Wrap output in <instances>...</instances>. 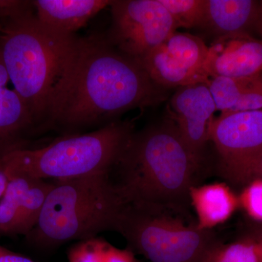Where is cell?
<instances>
[{"label":"cell","instance_id":"6da1fadb","mask_svg":"<svg viewBox=\"0 0 262 262\" xmlns=\"http://www.w3.org/2000/svg\"><path fill=\"white\" fill-rule=\"evenodd\" d=\"M169 94L137 60L117 51L103 34H91L82 37L73 77L49 130L63 136L97 130L130 110L159 105Z\"/></svg>","mask_w":262,"mask_h":262},{"label":"cell","instance_id":"7a4b0ae2","mask_svg":"<svg viewBox=\"0 0 262 262\" xmlns=\"http://www.w3.org/2000/svg\"><path fill=\"white\" fill-rule=\"evenodd\" d=\"M1 25L0 51L13 89L34 128L49 130L73 77L82 37L45 25L33 4Z\"/></svg>","mask_w":262,"mask_h":262},{"label":"cell","instance_id":"3957f363","mask_svg":"<svg viewBox=\"0 0 262 262\" xmlns=\"http://www.w3.org/2000/svg\"><path fill=\"white\" fill-rule=\"evenodd\" d=\"M208 163L193 154L168 117L131 136L111 173L130 206L189 217V190Z\"/></svg>","mask_w":262,"mask_h":262},{"label":"cell","instance_id":"277c9868","mask_svg":"<svg viewBox=\"0 0 262 262\" xmlns=\"http://www.w3.org/2000/svg\"><path fill=\"white\" fill-rule=\"evenodd\" d=\"M35 228L30 235L41 247H57L70 241L117 232L129 206L110 173L53 181Z\"/></svg>","mask_w":262,"mask_h":262},{"label":"cell","instance_id":"5b68a950","mask_svg":"<svg viewBox=\"0 0 262 262\" xmlns=\"http://www.w3.org/2000/svg\"><path fill=\"white\" fill-rule=\"evenodd\" d=\"M134 132V120H117L91 132L63 136L44 147L5 151L0 160L8 176L46 181L111 173Z\"/></svg>","mask_w":262,"mask_h":262},{"label":"cell","instance_id":"8992f818","mask_svg":"<svg viewBox=\"0 0 262 262\" xmlns=\"http://www.w3.org/2000/svg\"><path fill=\"white\" fill-rule=\"evenodd\" d=\"M167 212L129 205L117 233L127 248L149 262H203L207 252L220 241L213 230H202L196 222Z\"/></svg>","mask_w":262,"mask_h":262},{"label":"cell","instance_id":"52a82bcc","mask_svg":"<svg viewBox=\"0 0 262 262\" xmlns=\"http://www.w3.org/2000/svg\"><path fill=\"white\" fill-rule=\"evenodd\" d=\"M112 21L105 38L117 51L140 59L177 32L159 0H112Z\"/></svg>","mask_w":262,"mask_h":262},{"label":"cell","instance_id":"ba28073f","mask_svg":"<svg viewBox=\"0 0 262 262\" xmlns=\"http://www.w3.org/2000/svg\"><path fill=\"white\" fill-rule=\"evenodd\" d=\"M208 46L201 38L175 32L137 61L155 83L164 89H179L210 79L206 63Z\"/></svg>","mask_w":262,"mask_h":262},{"label":"cell","instance_id":"9c48e42d","mask_svg":"<svg viewBox=\"0 0 262 262\" xmlns=\"http://www.w3.org/2000/svg\"><path fill=\"white\" fill-rule=\"evenodd\" d=\"M167 117L173 121L189 149L209 163L207 146L217 111L208 83L201 82L177 89L169 98Z\"/></svg>","mask_w":262,"mask_h":262},{"label":"cell","instance_id":"30bf717a","mask_svg":"<svg viewBox=\"0 0 262 262\" xmlns=\"http://www.w3.org/2000/svg\"><path fill=\"white\" fill-rule=\"evenodd\" d=\"M219 173L262 151V110L221 113L210 136Z\"/></svg>","mask_w":262,"mask_h":262},{"label":"cell","instance_id":"8fae6325","mask_svg":"<svg viewBox=\"0 0 262 262\" xmlns=\"http://www.w3.org/2000/svg\"><path fill=\"white\" fill-rule=\"evenodd\" d=\"M0 200V234H28L35 228L51 182L23 175H11Z\"/></svg>","mask_w":262,"mask_h":262},{"label":"cell","instance_id":"7c38bea8","mask_svg":"<svg viewBox=\"0 0 262 262\" xmlns=\"http://www.w3.org/2000/svg\"><path fill=\"white\" fill-rule=\"evenodd\" d=\"M206 70L210 79L241 78L262 73V39L250 34L214 39L208 47Z\"/></svg>","mask_w":262,"mask_h":262},{"label":"cell","instance_id":"4fadbf2b","mask_svg":"<svg viewBox=\"0 0 262 262\" xmlns=\"http://www.w3.org/2000/svg\"><path fill=\"white\" fill-rule=\"evenodd\" d=\"M112 0H35L34 13L39 21L59 32L76 34Z\"/></svg>","mask_w":262,"mask_h":262},{"label":"cell","instance_id":"5bb4252c","mask_svg":"<svg viewBox=\"0 0 262 262\" xmlns=\"http://www.w3.org/2000/svg\"><path fill=\"white\" fill-rule=\"evenodd\" d=\"M258 1L206 0L203 29L216 38L235 34H249L254 27Z\"/></svg>","mask_w":262,"mask_h":262},{"label":"cell","instance_id":"9a60e30c","mask_svg":"<svg viewBox=\"0 0 262 262\" xmlns=\"http://www.w3.org/2000/svg\"><path fill=\"white\" fill-rule=\"evenodd\" d=\"M189 199L198 217L196 227L202 230H211L223 224L239 204L238 198L225 183L193 186Z\"/></svg>","mask_w":262,"mask_h":262},{"label":"cell","instance_id":"2e32d148","mask_svg":"<svg viewBox=\"0 0 262 262\" xmlns=\"http://www.w3.org/2000/svg\"><path fill=\"white\" fill-rule=\"evenodd\" d=\"M221 113L262 110V73L241 77H215L208 82Z\"/></svg>","mask_w":262,"mask_h":262},{"label":"cell","instance_id":"e0dca14e","mask_svg":"<svg viewBox=\"0 0 262 262\" xmlns=\"http://www.w3.org/2000/svg\"><path fill=\"white\" fill-rule=\"evenodd\" d=\"M10 83L0 51V146H7L11 150L13 142L35 128L28 108L15 90L9 88Z\"/></svg>","mask_w":262,"mask_h":262},{"label":"cell","instance_id":"ac0fdd59","mask_svg":"<svg viewBox=\"0 0 262 262\" xmlns=\"http://www.w3.org/2000/svg\"><path fill=\"white\" fill-rule=\"evenodd\" d=\"M69 262H139L129 248L115 247L101 237L77 241L69 248Z\"/></svg>","mask_w":262,"mask_h":262},{"label":"cell","instance_id":"d6986e66","mask_svg":"<svg viewBox=\"0 0 262 262\" xmlns=\"http://www.w3.org/2000/svg\"><path fill=\"white\" fill-rule=\"evenodd\" d=\"M173 18L177 29L203 28L206 0H159Z\"/></svg>","mask_w":262,"mask_h":262},{"label":"cell","instance_id":"ffe728a7","mask_svg":"<svg viewBox=\"0 0 262 262\" xmlns=\"http://www.w3.org/2000/svg\"><path fill=\"white\" fill-rule=\"evenodd\" d=\"M203 262H260L253 239L242 237L225 244L219 241L207 252Z\"/></svg>","mask_w":262,"mask_h":262},{"label":"cell","instance_id":"44dd1931","mask_svg":"<svg viewBox=\"0 0 262 262\" xmlns=\"http://www.w3.org/2000/svg\"><path fill=\"white\" fill-rule=\"evenodd\" d=\"M220 174L235 185H246L253 179H262V151L232 165Z\"/></svg>","mask_w":262,"mask_h":262},{"label":"cell","instance_id":"7402d4cb","mask_svg":"<svg viewBox=\"0 0 262 262\" xmlns=\"http://www.w3.org/2000/svg\"><path fill=\"white\" fill-rule=\"evenodd\" d=\"M238 201L250 220L262 222V179H253L248 183Z\"/></svg>","mask_w":262,"mask_h":262},{"label":"cell","instance_id":"603a6c76","mask_svg":"<svg viewBox=\"0 0 262 262\" xmlns=\"http://www.w3.org/2000/svg\"><path fill=\"white\" fill-rule=\"evenodd\" d=\"M32 6V1L0 0V21L22 13Z\"/></svg>","mask_w":262,"mask_h":262},{"label":"cell","instance_id":"cb8c5ba5","mask_svg":"<svg viewBox=\"0 0 262 262\" xmlns=\"http://www.w3.org/2000/svg\"><path fill=\"white\" fill-rule=\"evenodd\" d=\"M243 237L253 239V241H262V222L250 221L245 225Z\"/></svg>","mask_w":262,"mask_h":262},{"label":"cell","instance_id":"d4e9b609","mask_svg":"<svg viewBox=\"0 0 262 262\" xmlns=\"http://www.w3.org/2000/svg\"><path fill=\"white\" fill-rule=\"evenodd\" d=\"M0 262H35L18 253L0 246Z\"/></svg>","mask_w":262,"mask_h":262},{"label":"cell","instance_id":"484cf974","mask_svg":"<svg viewBox=\"0 0 262 262\" xmlns=\"http://www.w3.org/2000/svg\"><path fill=\"white\" fill-rule=\"evenodd\" d=\"M8 182H9V177L5 170L4 165L0 160V200L4 194Z\"/></svg>","mask_w":262,"mask_h":262},{"label":"cell","instance_id":"4316f807","mask_svg":"<svg viewBox=\"0 0 262 262\" xmlns=\"http://www.w3.org/2000/svg\"><path fill=\"white\" fill-rule=\"evenodd\" d=\"M253 29H254L262 38V1H258L257 13H256V20H255Z\"/></svg>","mask_w":262,"mask_h":262},{"label":"cell","instance_id":"83f0119b","mask_svg":"<svg viewBox=\"0 0 262 262\" xmlns=\"http://www.w3.org/2000/svg\"><path fill=\"white\" fill-rule=\"evenodd\" d=\"M256 245L258 256L259 258V261L262 262V241H254Z\"/></svg>","mask_w":262,"mask_h":262},{"label":"cell","instance_id":"f1b7e54d","mask_svg":"<svg viewBox=\"0 0 262 262\" xmlns=\"http://www.w3.org/2000/svg\"><path fill=\"white\" fill-rule=\"evenodd\" d=\"M1 21H0V29H1Z\"/></svg>","mask_w":262,"mask_h":262}]
</instances>
